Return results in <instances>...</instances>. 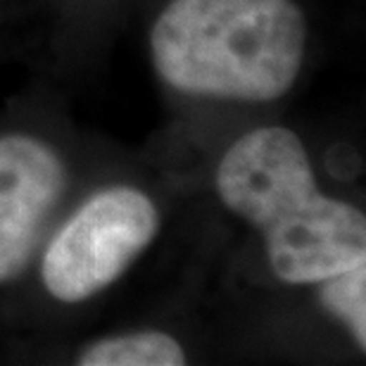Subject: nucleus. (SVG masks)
<instances>
[{
  "label": "nucleus",
  "instance_id": "f257e3e1",
  "mask_svg": "<svg viewBox=\"0 0 366 366\" xmlns=\"http://www.w3.org/2000/svg\"><path fill=\"white\" fill-rule=\"evenodd\" d=\"M217 193L262 231L269 264L285 283H319L366 259V219L317 188L302 141L283 127L238 138L217 169Z\"/></svg>",
  "mask_w": 366,
  "mask_h": 366
},
{
  "label": "nucleus",
  "instance_id": "f03ea898",
  "mask_svg": "<svg viewBox=\"0 0 366 366\" xmlns=\"http://www.w3.org/2000/svg\"><path fill=\"white\" fill-rule=\"evenodd\" d=\"M305 39L292 0H172L152 26L150 50L177 91L269 102L295 84Z\"/></svg>",
  "mask_w": 366,
  "mask_h": 366
},
{
  "label": "nucleus",
  "instance_id": "7ed1b4c3",
  "mask_svg": "<svg viewBox=\"0 0 366 366\" xmlns=\"http://www.w3.org/2000/svg\"><path fill=\"white\" fill-rule=\"evenodd\" d=\"M157 229L159 212L145 193L129 186L100 190L48 245L43 285L60 302H84L127 272Z\"/></svg>",
  "mask_w": 366,
  "mask_h": 366
},
{
  "label": "nucleus",
  "instance_id": "20e7f679",
  "mask_svg": "<svg viewBox=\"0 0 366 366\" xmlns=\"http://www.w3.org/2000/svg\"><path fill=\"white\" fill-rule=\"evenodd\" d=\"M67 188V169L48 143L0 138V283L29 267L46 222Z\"/></svg>",
  "mask_w": 366,
  "mask_h": 366
},
{
  "label": "nucleus",
  "instance_id": "39448f33",
  "mask_svg": "<svg viewBox=\"0 0 366 366\" xmlns=\"http://www.w3.org/2000/svg\"><path fill=\"white\" fill-rule=\"evenodd\" d=\"M81 366H181L186 352L172 335L141 331L105 338L86 347L79 357Z\"/></svg>",
  "mask_w": 366,
  "mask_h": 366
},
{
  "label": "nucleus",
  "instance_id": "423d86ee",
  "mask_svg": "<svg viewBox=\"0 0 366 366\" xmlns=\"http://www.w3.org/2000/svg\"><path fill=\"white\" fill-rule=\"evenodd\" d=\"M319 300L326 312L350 328L357 345L366 347V262L319 281Z\"/></svg>",
  "mask_w": 366,
  "mask_h": 366
}]
</instances>
